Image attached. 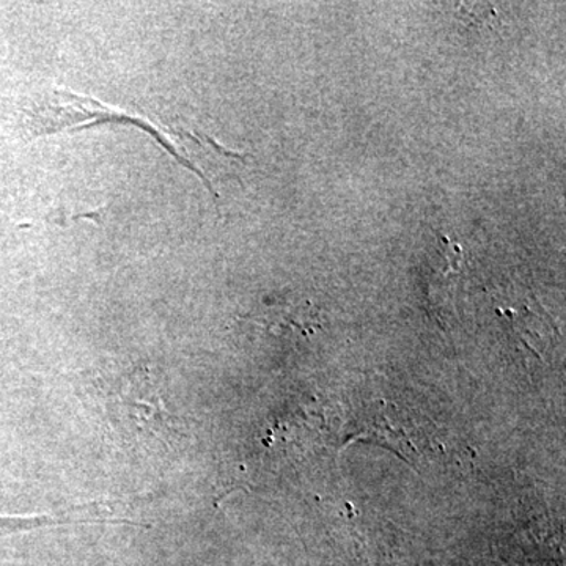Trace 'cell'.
I'll use <instances>...</instances> for the list:
<instances>
[{"instance_id": "6da1fadb", "label": "cell", "mask_w": 566, "mask_h": 566, "mask_svg": "<svg viewBox=\"0 0 566 566\" xmlns=\"http://www.w3.org/2000/svg\"><path fill=\"white\" fill-rule=\"evenodd\" d=\"M28 117L31 123L29 129H31L32 136H46V134L61 133L63 129H69V132H74L77 128L87 129L92 126L104 125V123H126V125L132 123L155 137L182 166L199 175L212 196L218 197L207 177L192 163L182 159L180 153L175 150L174 145L164 139L163 132H159L151 123L129 117V115L122 114L120 111L111 109L95 99L84 98V96L70 91L44 93V96H41L39 102L28 111Z\"/></svg>"}, {"instance_id": "7a4b0ae2", "label": "cell", "mask_w": 566, "mask_h": 566, "mask_svg": "<svg viewBox=\"0 0 566 566\" xmlns=\"http://www.w3.org/2000/svg\"><path fill=\"white\" fill-rule=\"evenodd\" d=\"M104 502L74 506L61 515H0V536L35 528L65 526L70 523H129L122 517L109 516ZM132 524V523H129Z\"/></svg>"}]
</instances>
